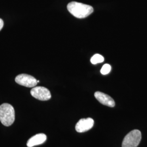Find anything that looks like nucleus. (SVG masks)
Here are the masks:
<instances>
[{
  "label": "nucleus",
  "mask_w": 147,
  "mask_h": 147,
  "mask_svg": "<svg viewBox=\"0 0 147 147\" xmlns=\"http://www.w3.org/2000/svg\"><path fill=\"white\" fill-rule=\"evenodd\" d=\"M94 123V120L91 118L81 119L76 124V131L80 133L87 131L93 127Z\"/></svg>",
  "instance_id": "obj_6"
},
{
  "label": "nucleus",
  "mask_w": 147,
  "mask_h": 147,
  "mask_svg": "<svg viewBox=\"0 0 147 147\" xmlns=\"http://www.w3.org/2000/svg\"><path fill=\"white\" fill-rule=\"evenodd\" d=\"M141 132L138 130H134L124 137L122 142V147H137L141 141Z\"/></svg>",
  "instance_id": "obj_3"
},
{
  "label": "nucleus",
  "mask_w": 147,
  "mask_h": 147,
  "mask_svg": "<svg viewBox=\"0 0 147 147\" xmlns=\"http://www.w3.org/2000/svg\"><path fill=\"white\" fill-rule=\"evenodd\" d=\"M67 9L73 16L79 19L88 16L94 11L92 6L77 2H70L67 5Z\"/></svg>",
  "instance_id": "obj_1"
},
{
  "label": "nucleus",
  "mask_w": 147,
  "mask_h": 147,
  "mask_svg": "<svg viewBox=\"0 0 147 147\" xmlns=\"http://www.w3.org/2000/svg\"><path fill=\"white\" fill-rule=\"evenodd\" d=\"M111 69V67L110 65L109 64H106L102 67V68L100 70V72L102 75H106L110 72Z\"/></svg>",
  "instance_id": "obj_10"
},
{
  "label": "nucleus",
  "mask_w": 147,
  "mask_h": 147,
  "mask_svg": "<svg viewBox=\"0 0 147 147\" xmlns=\"http://www.w3.org/2000/svg\"><path fill=\"white\" fill-rule=\"evenodd\" d=\"M15 80L18 84L27 87H34L38 84L37 80L33 76L26 74L18 75Z\"/></svg>",
  "instance_id": "obj_5"
},
{
  "label": "nucleus",
  "mask_w": 147,
  "mask_h": 147,
  "mask_svg": "<svg viewBox=\"0 0 147 147\" xmlns=\"http://www.w3.org/2000/svg\"><path fill=\"white\" fill-rule=\"evenodd\" d=\"M15 121L14 109L9 104L4 103L0 106V121L5 126L11 125Z\"/></svg>",
  "instance_id": "obj_2"
},
{
  "label": "nucleus",
  "mask_w": 147,
  "mask_h": 147,
  "mask_svg": "<svg viewBox=\"0 0 147 147\" xmlns=\"http://www.w3.org/2000/svg\"><path fill=\"white\" fill-rule=\"evenodd\" d=\"M31 94L33 97L38 100L47 101L51 99V94L49 89L44 87H35L31 90Z\"/></svg>",
  "instance_id": "obj_4"
},
{
  "label": "nucleus",
  "mask_w": 147,
  "mask_h": 147,
  "mask_svg": "<svg viewBox=\"0 0 147 147\" xmlns=\"http://www.w3.org/2000/svg\"><path fill=\"white\" fill-rule=\"evenodd\" d=\"M95 98L102 105L113 107L115 106L114 100L109 95L102 93L101 92H96L94 94Z\"/></svg>",
  "instance_id": "obj_7"
},
{
  "label": "nucleus",
  "mask_w": 147,
  "mask_h": 147,
  "mask_svg": "<svg viewBox=\"0 0 147 147\" xmlns=\"http://www.w3.org/2000/svg\"><path fill=\"white\" fill-rule=\"evenodd\" d=\"M104 57L99 54H95L90 59L91 63L93 64L102 63L104 62Z\"/></svg>",
  "instance_id": "obj_9"
},
{
  "label": "nucleus",
  "mask_w": 147,
  "mask_h": 147,
  "mask_svg": "<svg viewBox=\"0 0 147 147\" xmlns=\"http://www.w3.org/2000/svg\"><path fill=\"white\" fill-rule=\"evenodd\" d=\"M47 136L44 134H38L31 137L27 142V146L32 147L42 144L46 141Z\"/></svg>",
  "instance_id": "obj_8"
},
{
  "label": "nucleus",
  "mask_w": 147,
  "mask_h": 147,
  "mask_svg": "<svg viewBox=\"0 0 147 147\" xmlns=\"http://www.w3.org/2000/svg\"><path fill=\"white\" fill-rule=\"evenodd\" d=\"M3 25H4V22H3V20L0 19V31L2 29Z\"/></svg>",
  "instance_id": "obj_11"
}]
</instances>
